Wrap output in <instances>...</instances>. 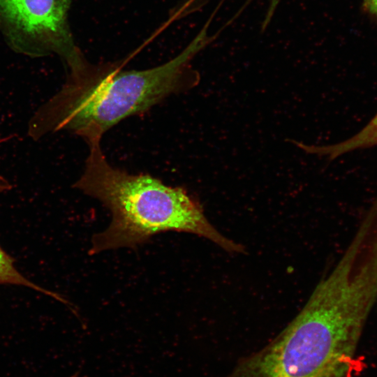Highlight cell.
Instances as JSON below:
<instances>
[{
  "mask_svg": "<svg viewBox=\"0 0 377 377\" xmlns=\"http://www.w3.org/2000/svg\"><path fill=\"white\" fill-rule=\"evenodd\" d=\"M207 43L201 32L177 56L146 70H124L117 63L93 64L83 58L69 67L61 89L31 118L28 135L38 140L65 130L88 145L101 142L104 133L125 118L193 87L198 75L190 62Z\"/></svg>",
  "mask_w": 377,
  "mask_h": 377,
  "instance_id": "cell-1",
  "label": "cell"
},
{
  "mask_svg": "<svg viewBox=\"0 0 377 377\" xmlns=\"http://www.w3.org/2000/svg\"><path fill=\"white\" fill-rule=\"evenodd\" d=\"M88 146L84 171L73 186L99 200L112 214L109 226L93 236L90 254L134 248L167 231L198 235L229 253L244 251L216 230L185 189L117 168L108 161L100 142Z\"/></svg>",
  "mask_w": 377,
  "mask_h": 377,
  "instance_id": "cell-2",
  "label": "cell"
},
{
  "mask_svg": "<svg viewBox=\"0 0 377 377\" xmlns=\"http://www.w3.org/2000/svg\"><path fill=\"white\" fill-rule=\"evenodd\" d=\"M364 325L346 297L316 287L277 336L241 357L225 377H352Z\"/></svg>",
  "mask_w": 377,
  "mask_h": 377,
  "instance_id": "cell-3",
  "label": "cell"
},
{
  "mask_svg": "<svg viewBox=\"0 0 377 377\" xmlns=\"http://www.w3.org/2000/svg\"><path fill=\"white\" fill-rule=\"evenodd\" d=\"M71 0H0V12L23 33L43 36L69 63L81 53L73 45L67 24Z\"/></svg>",
  "mask_w": 377,
  "mask_h": 377,
  "instance_id": "cell-4",
  "label": "cell"
},
{
  "mask_svg": "<svg viewBox=\"0 0 377 377\" xmlns=\"http://www.w3.org/2000/svg\"><path fill=\"white\" fill-rule=\"evenodd\" d=\"M294 143L308 154L327 156L333 160L338 156L356 149L369 148L377 145V114L358 133L339 143L325 146L306 145L298 142Z\"/></svg>",
  "mask_w": 377,
  "mask_h": 377,
  "instance_id": "cell-5",
  "label": "cell"
},
{
  "mask_svg": "<svg viewBox=\"0 0 377 377\" xmlns=\"http://www.w3.org/2000/svg\"><path fill=\"white\" fill-rule=\"evenodd\" d=\"M12 184L3 176L0 175V194L10 191ZM15 285L31 288L54 298L64 304H68L60 295L45 289L25 277L15 266V260L0 245V285Z\"/></svg>",
  "mask_w": 377,
  "mask_h": 377,
  "instance_id": "cell-6",
  "label": "cell"
},
{
  "mask_svg": "<svg viewBox=\"0 0 377 377\" xmlns=\"http://www.w3.org/2000/svg\"><path fill=\"white\" fill-rule=\"evenodd\" d=\"M365 9L377 18V0H363Z\"/></svg>",
  "mask_w": 377,
  "mask_h": 377,
  "instance_id": "cell-7",
  "label": "cell"
},
{
  "mask_svg": "<svg viewBox=\"0 0 377 377\" xmlns=\"http://www.w3.org/2000/svg\"><path fill=\"white\" fill-rule=\"evenodd\" d=\"M279 1L280 0H270L269 7L267 11V14L265 17V20L264 21L265 26L269 23Z\"/></svg>",
  "mask_w": 377,
  "mask_h": 377,
  "instance_id": "cell-8",
  "label": "cell"
},
{
  "mask_svg": "<svg viewBox=\"0 0 377 377\" xmlns=\"http://www.w3.org/2000/svg\"><path fill=\"white\" fill-rule=\"evenodd\" d=\"M69 377H78V374L75 373V374H72L71 376H70Z\"/></svg>",
  "mask_w": 377,
  "mask_h": 377,
  "instance_id": "cell-9",
  "label": "cell"
}]
</instances>
